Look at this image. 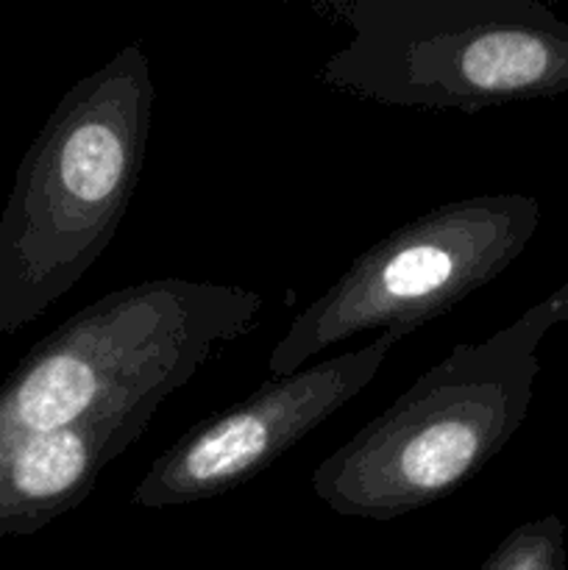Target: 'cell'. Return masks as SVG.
<instances>
[{"instance_id":"6da1fadb","label":"cell","mask_w":568,"mask_h":570,"mask_svg":"<svg viewBox=\"0 0 568 570\" xmlns=\"http://www.w3.org/2000/svg\"><path fill=\"white\" fill-rule=\"evenodd\" d=\"M154 98L148 53L126 45L50 111L0 212V334L42 317L109 248L137 189Z\"/></svg>"},{"instance_id":"52a82bcc","label":"cell","mask_w":568,"mask_h":570,"mask_svg":"<svg viewBox=\"0 0 568 570\" xmlns=\"http://www.w3.org/2000/svg\"><path fill=\"white\" fill-rule=\"evenodd\" d=\"M156 410L139 404L59 432L0 440V538L37 534L76 510L106 465L148 432Z\"/></svg>"},{"instance_id":"5b68a950","label":"cell","mask_w":568,"mask_h":570,"mask_svg":"<svg viewBox=\"0 0 568 570\" xmlns=\"http://www.w3.org/2000/svg\"><path fill=\"white\" fill-rule=\"evenodd\" d=\"M538 206L523 195L451 200L362 250L349 271L293 317L267 356L287 379L332 345L379 328L412 334L493 282L529 243Z\"/></svg>"},{"instance_id":"ba28073f","label":"cell","mask_w":568,"mask_h":570,"mask_svg":"<svg viewBox=\"0 0 568 570\" xmlns=\"http://www.w3.org/2000/svg\"><path fill=\"white\" fill-rule=\"evenodd\" d=\"M560 527L555 518H543L501 540L479 570H560Z\"/></svg>"},{"instance_id":"3957f363","label":"cell","mask_w":568,"mask_h":570,"mask_svg":"<svg viewBox=\"0 0 568 570\" xmlns=\"http://www.w3.org/2000/svg\"><path fill=\"white\" fill-rule=\"evenodd\" d=\"M256 289L154 278L92 301L0 384V440L161 404L262 315Z\"/></svg>"},{"instance_id":"277c9868","label":"cell","mask_w":568,"mask_h":570,"mask_svg":"<svg viewBox=\"0 0 568 570\" xmlns=\"http://www.w3.org/2000/svg\"><path fill=\"white\" fill-rule=\"evenodd\" d=\"M351 31L321 65L340 92L479 111L568 87V28L529 0H332Z\"/></svg>"},{"instance_id":"8992f818","label":"cell","mask_w":568,"mask_h":570,"mask_svg":"<svg viewBox=\"0 0 568 570\" xmlns=\"http://www.w3.org/2000/svg\"><path fill=\"white\" fill-rule=\"evenodd\" d=\"M407 334L388 328L360 351L271 379L239 404L195 423L161 451L131 493V507L165 510L239 488L360 395Z\"/></svg>"},{"instance_id":"7a4b0ae2","label":"cell","mask_w":568,"mask_h":570,"mask_svg":"<svg viewBox=\"0 0 568 570\" xmlns=\"http://www.w3.org/2000/svg\"><path fill=\"white\" fill-rule=\"evenodd\" d=\"M551 298L482 343H460L312 473L332 512L393 521L454 493L507 445L532 399Z\"/></svg>"}]
</instances>
